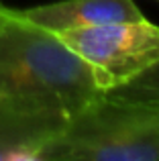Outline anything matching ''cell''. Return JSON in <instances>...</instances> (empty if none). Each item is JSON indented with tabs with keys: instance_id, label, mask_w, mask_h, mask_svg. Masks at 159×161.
<instances>
[{
	"instance_id": "7",
	"label": "cell",
	"mask_w": 159,
	"mask_h": 161,
	"mask_svg": "<svg viewBox=\"0 0 159 161\" xmlns=\"http://www.w3.org/2000/svg\"><path fill=\"white\" fill-rule=\"evenodd\" d=\"M155 2H159V0H155Z\"/></svg>"
},
{
	"instance_id": "2",
	"label": "cell",
	"mask_w": 159,
	"mask_h": 161,
	"mask_svg": "<svg viewBox=\"0 0 159 161\" xmlns=\"http://www.w3.org/2000/svg\"><path fill=\"white\" fill-rule=\"evenodd\" d=\"M41 161H159V100L102 94L69 118Z\"/></svg>"
},
{
	"instance_id": "3",
	"label": "cell",
	"mask_w": 159,
	"mask_h": 161,
	"mask_svg": "<svg viewBox=\"0 0 159 161\" xmlns=\"http://www.w3.org/2000/svg\"><path fill=\"white\" fill-rule=\"evenodd\" d=\"M55 35L90 67L104 94L127 86L159 61V27L147 19L72 29Z\"/></svg>"
},
{
	"instance_id": "6",
	"label": "cell",
	"mask_w": 159,
	"mask_h": 161,
	"mask_svg": "<svg viewBox=\"0 0 159 161\" xmlns=\"http://www.w3.org/2000/svg\"><path fill=\"white\" fill-rule=\"evenodd\" d=\"M112 94L127 96V98H145V100H159V61L143 75L135 78L127 86L114 90Z\"/></svg>"
},
{
	"instance_id": "1",
	"label": "cell",
	"mask_w": 159,
	"mask_h": 161,
	"mask_svg": "<svg viewBox=\"0 0 159 161\" xmlns=\"http://www.w3.org/2000/svg\"><path fill=\"white\" fill-rule=\"evenodd\" d=\"M102 94L90 67L55 33L0 4V100L74 118Z\"/></svg>"
},
{
	"instance_id": "4",
	"label": "cell",
	"mask_w": 159,
	"mask_h": 161,
	"mask_svg": "<svg viewBox=\"0 0 159 161\" xmlns=\"http://www.w3.org/2000/svg\"><path fill=\"white\" fill-rule=\"evenodd\" d=\"M68 120L55 110L0 100V161H41L45 147Z\"/></svg>"
},
{
	"instance_id": "5",
	"label": "cell",
	"mask_w": 159,
	"mask_h": 161,
	"mask_svg": "<svg viewBox=\"0 0 159 161\" xmlns=\"http://www.w3.org/2000/svg\"><path fill=\"white\" fill-rule=\"evenodd\" d=\"M19 12L27 20L53 33L145 19L135 0H59L41 6L19 8Z\"/></svg>"
}]
</instances>
